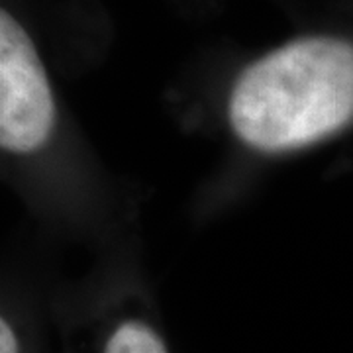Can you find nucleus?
<instances>
[{
	"mask_svg": "<svg viewBox=\"0 0 353 353\" xmlns=\"http://www.w3.org/2000/svg\"><path fill=\"white\" fill-rule=\"evenodd\" d=\"M228 120L261 153L303 150L340 132L353 120V46L312 36L267 53L232 87Z\"/></svg>",
	"mask_w": 353,
	"mask_h": 353,
	"instance_id": "obj_1",
	"label": "nucleus"
},
{
	"mask_svg": "<svg viewBox=\"0 0 353 353\" xmlns=\"http://www.w3.org/2000/svg\"><path fill=\"white\" fill-rule=\"evenodd\" d=\"M55 101L34 41L0 12V143L12 155L41 150L55 130Z\"/></svg>",
	"mask_w": 353,
	"mask_h": 353,
	"instance_id": "obj_2",
	"label": "nucleus"
},
{
	"mask_svg": "<svg viewBox=\"0 0 353 353\" xmlns=\"http://www.w3.org/2000/svg\"><path fill=\"white\" fill-rule=\"evenodd\" d=\"M104 353H167L157 332L138 320H128L114 330Z\"/></svg>",
	"mask_w": 353,
	"mask_h": 353,
	"instance_id": "obj_3",
	"label": "nucleus"
},
{
	"mask_svg": "<svg viewBox=\"0 0 353 353\" xmlns=\"http://www.w3.org/2000/svg\"><path fill=\"white\" fill-rule=\"evenodd\" d=\"M0 353H18L16 334L6 320L0 322Z\"/></svg>",
	"mask_w": 353,
	"mask_h": 353,
	"instance_id": "obj_4",
	"label": "nucleus"
}]
</instances>
